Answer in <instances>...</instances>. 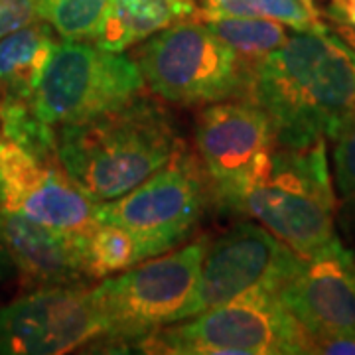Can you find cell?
<instances>
[{
	"instance_id": "9c48e42d",
	"label": "cell",
	"mask_w": 355,
	"mask_h": 355,
	"mask_svg": "<svg viewBox=\"0 0 355 355\" xmlns=\"http://www.w3.org/2000/svg\"><path fill=\"white\" fill-rule=\"evenodd\" d=\"M277 135L268 114L249 97L205 105L196 121V150L211 202L241 214V203L270 164Z\"/></svg>"
},
{
	"instance_id": "cb8c5ba5",
	"label": "cell",
	"mask_w": 355,
	"mask_h": 355,
	"mask_svg": "<svg viewBox=\"0 0 355 355\" xmlns=\"http://www.w3.org/2000/svg\"><path fill=\"white\" fill-rule=\"evenodd\" d=\"M328 18L334 24V32L355 50V0H330Z\"/></svg>"
},
{
	"instance_id": "ffe728a7",
	"label": "cell",
	"mask_w": 355,
	"mask_h": 355,
	"mask_svg": "<svg viewBox=\"0 0 355 355\" xmlns=\"http://www.w3.org/2000/svg\"><path fill=\"white\" fill-rule=\"evenodd\" d=\"M0 128L4 140L14 142L36 160H58L55 128L40 119L30 101L0 99Z\"/></svg>"
},
{
	"instance_id": "44dd1931",
	"label": "cell",
	"mask_w": 355,
	"mask_h": 355,
	"mask_svg": "<svg viewBox=\"0 0 355 355\" xmlns=\"http://www.w3.org/2000/svg\"><path fill=\"white\" fill-rule=\"evenodd\" d=\"M109 0H44V22L62 40L93 38Z\"/></svg>"
},
{
	"instance_id": "277c9868",
	"label": "cell",
	"mask_w": 355,
	"mask_h": 355,
	"mask_svg": "<svg viewBox=\"0 0 355 355\" xmlns=\"http://www.w3.org/2000/svg\"><path fill=\"white\" fill-rule=\"evenodd\" d=\"M241 214L261 221L304 259L338 241L326 140L302 148L277 144L266 172L245 196Z\"/></svg>"
},
{
	"instance_id": "9a60e30c",
	"label": "cell",
	"mask_w": 355,
	"mask_h": 355,
	"mask_svg": "<svg viewBox=\"0 0 355 355\" xmlns=\"http://www.w3.org/2000/svg\"><path fill=\"white\" fill-rule=\"evenodd\" d=\"M198 0H109L89 42L121 53L170 26L198 18Z\"/></svg>"
},
{
	"instance_id": "6da1fadb",
	"label": "cell",
	"mask_w": 355,
	"mask_h": 355,
	"mask_svg": "<svg viewBox=\"0 0 355 355\" xmlns=\"http://www.w3.org/2000/svg\"><path fill=\"white\" fill-rule=\"evenodd\" d=\"M247 97L268 114L279 146L334 139L355 113V50L326 24L294 30L251 71Z\"/></svg>"
},
{
	"instance_id": "ac0fdd59",
	"label": "cell",
	"mask_w": 355,
	"mask_h": 355,
	"mask_svg": "<svg viewBox=\"0 0 355 355\" xmlns=\"http://www.w3.org/2000/svg\"><path fill=\"white\" fill-rule=\"evenodd\" d=\"M79 251L91 282L142 263L137 239L125 227L109 221H97L79 239Z\"/></svg>"
},
{
	"instance_id": "3957f363",
	"label": "cell",
	"mask_w": 355,
	"mask_h": 355,
	"mask_svg": "<svg viewBox=\"0 0 355 355\" xmlns=\"http://www.w3.org/2000/svg\"><path fill=\"white\" fill-rule=\"evenodd\" d=\"M207 247L209 239H193L93 286L101 336L89 347L121 354L135 352L142 338L180 322L196 288Z\"/></svg>"
},
{
	"instance_id": "e0dca14e",
	"label": "cell",
	"mask_w": 355,
	"mask_h": 355,
	"mask_svg": "<svg viewBox=\"0 0 355 355\" xmlns=\"http://www.w3.org/2000/svg\"><path fill=\"white\" fill-rule=\"evenodd\" d=\"M203 22L237 53L249 77L263 58L282 46L284 40L288 38L286 26L270 18L221 16Z\"/></svg>"
},
{
	"instance_id": "30bf717a",
	"label": "cell",
	"mask_w": 355,
	"mask_h": 355,
	"mask_svg": "<svg viewBox=\"0 0 355 355\" xmlns=\"http://www.w3.org/2000/svg\"><path fill=\"white\" fill-rule=\"evenodd\" d=\"M300 261L302 257L268 229L241 221L209 243L182 320L198 316L254 288L277 294Z\"/></svg>"
},
{
	"instance_id": "d4e9b609",
	"label": "cell",
	"mask_w": 355,
	"mask_h": 355,
	"mask_svg": "<svg viewBox=\"0 0 355 355\" xmlns=\"http://www.w3.org/2000/svg\"><path fill=\"white\" fill-rule=\"evenodd\" d=\"M14 275H16V266H14L10 254L6 253V249L0 243V282L10 280Z\"/></svg>"
},
{
	"instance_id": "5bb4252c",
	"label": "cell",
	"mask_w": 355,
	"mask_h": 355,
	"mask_svg": "<svg viewBox=\"0 0 355 355\" xmlns=\"http://www.w3.org/2000/svg\"><path fill=\"white\" fill-rule=\"evenodd\" d=\"M0 243L10 254L16 275L30 291L48 286H83L85 272L79 241L42 227L0 207Z\"/></svg>"
},
{
	"instance_id": "d6986e66",
	"label": "cell",
	"mask_w": 355,
	"mask_h": 355,
	"mask_svg": "<svg viewBox=\"0 0 355 355\" xmlns=\"http://www.w3.org/2000/svg\"><path fill=\"white\" fill-rule=\"evenodd\" d=\"M200 20L221 16L270 18L292 30H308L324 24L318 8H310L300 0H198Z\"/></svg>"
},
{
	"instance_id": "52a82bcc",
	"label": "cell",
	"mask_w": 355,
	"mask_h": 355,
	"mask_svg": "<svg viewBox=\"0 0 355 355\" xmlns=\"http://www.w3.org/2000/svg\"><path fill=\"white\" fill-rule=\"evenodd\" d=\"M211 191L198 156L182 144L172 160L125 196L97 205V221L125 227L140 261L182 247L202 221Z\"/></svg>"
},
{
	"instance_id": "2e32d148",
	"label": "cell",
	"mask_w": 355,
	"mask_h": 355,
	"mask_svg": "<svg viewBox=\"0 0 355 355\" xmlns=\"http://www.w3.org/2000/svg\"><path fill=\"white\" fill-rule=\"evenodd\" d=\"M60 36L40 20L0 40V99L32 101Z\"/></svg>"
},
{
	"instance_id": "484cf974",
	"label": "cell",
	"mask_w": 355,
	"mask_h": 355,
	"mask_svg": "<svg viewBox=\"0 0 355 355\" xmlns=\"http://www.w3.org/2000/svg\"><path fill=\"white\" fill-rule=\"evenodd\" d=\"M300 2H304L306 6H310V8H316V0H300Z\"/></svg>"
},
{
	"instance_id": "5b68a950",
	"label": "cell",
	"mask_w": 355,
	"mask_h": 355,
	"mask_svg": "<svg viewBox=\"0 0 355 355\" xmlns=\"http://www.w3.org/2000/svg\"><path fill=\"white\" fill-rule=\"evenodd\" d=\"M137 354L298 355L310 338L275 292L254 288L142 338Z\"/></svg>"
},
{
	"instance_id": "4fadbf2b",
	"label": "cell",
	"mask_w": 355,
	"mask_h": 355,
	"mask_svg": "<svg viewBox=\"0 0 355 355\" xmlns=\"http://www.w3.org/2000/svg\"><path fill=\"white\" fill-rule=\"evenodd\" d=\"M308 336H355V257L342 241L300 261L277 292Z\"/></svg>"
},
{
	"instance_id": "7c38bea8",
	"label": "cell",
	"mask_w": 355,
	"mask_h": 355,
	"mask_svg": "<svg viewBox=\"0 0 355 355\" xmlns=\"http://www.w3.org/2000/svg\"><path fill=\"white\" fill-rule=\"evenodd\" d=\"M97 205L60 160H36L10 140H2L0 207L79 241L95 227Z\"/></svg>"
},
{
	"instance_id": "7402d4cb",
	"label": "cell",
	"mask_w": 355,
	"mask_h": 355,
	"mask_svg": "<svg viewBox=\"0 0 355 355\" xmlns=\"http://www.w3.org/2000/svg\"><path fill=\"white\" fill-rule=\"evenodd\" d=\"M334 174L340 198L355 216V113L334 137Z\"/></svg>"
},
{
	"instance_id": "7a4b0ae2",
	"label": "cell",
	"mask_w": 355,
	"mask_h": 355,
	"mask_svg": "<svg viewBox=\"0 0 355 355\" xmlns=\"http://www.w3.org/2000/svg\"><path fill=\"white\" fill-rule=\"evenodd\" d=\"M180 146L172 114L142 93L87 121L55 128L60 164L97 203L135 190Z\"/></svg>"
},
{
	"instance_id": "603a6c76",
	"label": "cell",
	"mask_w": 355,
	"mask_h": 355,
	"mask_svg": "<svg viewBox=\"0 0 355 355\" xmlns=\"http://www.w3.org/2000/svg\"><path fill=\"white\" fill-rule=\"evenodd\" d=\"M44 20V0H0V40Z\"/></svg>"
},
{
	"instance_id": "ba28073f",
	"label": "cell",
	"mask_w": 355,
	"mask_h": 355,
	"mask_svg": "<svg viewBox=\"0 0 355 355\" xmlns=\"http://www.w3.org/2000/svg\"><path fill=\"white\" fill-rule=\"evenodd\" d=\"M146 87L132 55L101 50L93 42H58L32 107L50 127L60 128L121 107Z\"/></svg>"
},
{
	"instance_id": "4316f807",
	"label": "cell",
	"mask_w": 355,
	"mask_h": 355,
	"mask_svg": "<svg viewBox=\"0 0 355 355\" xmlns=\"http://www.w3.org/2000/svg\"><path fill=\"white\" fill-rule=\"evenodd\" d=\"M2 140H4V137H2V128H0V144H2Z\"/></svg>"
},
{
	"instance_id": "8fae6325",
	"label": "cell",
	"mask_w": 355,
	"mask_h": 355,
	"mask_svg": "<svg viewBox=\"0 0 355 355\" xmlns=\"http://www.w3.org/2000/svg\"><path fill=\"white\" fill-rule=\"evenodd\" d=\"M101 336L93 292L83 286L34 288L0 308V355H58Z\"/></svg>"
},
{
	"instance_id": "8992f818",
	"label": "cell",
	"mask_w": 355,
	"mask_h": 355,
	"mask_svg": "<svg viewBox=\"0 0 355 355\" xmlns=\"http://www.w3.org/2000/svg\"><path fill=\"white\" fill-rule=\"evenodd\" d=\"M146 87L182 107L247 97L249 73L237 53L200 18L166 28L132 55Z\"/></svg>"
}]
</instances>
